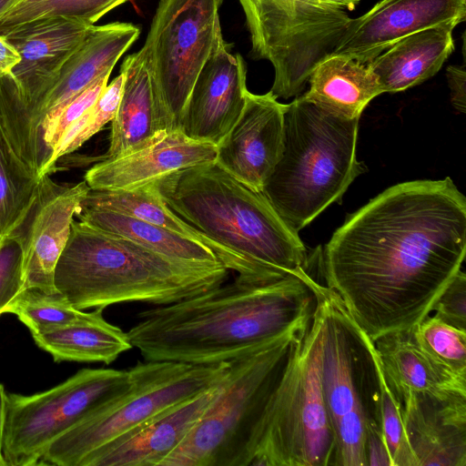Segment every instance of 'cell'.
I'll return each mask as SVG.
<instances>
[{
  "mask_svg": "<svg viewBox=\"0 0 466 466\" xmlns=\"http://www.w3.org/2000/svg\"><path fill=\"white\" fill-rule=\"evenodd\" d=\"M466 198L450 177L392 186L351 214L319 261L371 339L419 324L461 269Z\"/></svg>",
  "mask_w": 466,
  "mask_h": 466,
  "instance_id": "cell-1",
  "label": "cell"
},
{
  "mask_svg": "<svg viewBox=\"0 0 466 466\" xmlns=\"http://www.w3.org/2000/svg\"><path fill=\"white\" fill-rule=\"evenodd\" d=\"M304 269L261 283L236 279L141 311L127 332L129 341L147 361L215 365L243 357L314 311Z\"/></svg>",
  "mask_w": 466,
  "mask_h": 466,
  "instance_id": "cell-2",
  "label": "cell"
},
{
  "mask_svg": "<svg viewBox=\"0 0 466 466\" xmlns=\"http://www.w3.org/2000/svg\"><path fill=\"white\" fill-rule=\"evenodd\" d=\"M155 184L177 216L229 255L237 279L268 282L307 268V249L298 232L261 191L216 162L177 171Z\"/></svg>",
  "mask_w": 466,
  "mask_h": 466,
  "instance_id": "cell-3",
  "label": "cell"
},
{
  "mask_svg": "<svg viewBox=\"0 0 466 466\" xmlns=\"http://www.w3.org/2000/svg\"><path fill=\"white\" fill-rule=\"evenodd\" d=\"M220 262H191L75 220L56 265L54 285L76 309L123 302L172 304L223 284Z\"/></svg>",
  "mask_w": 466,
  "mask_h": 466,
  "instance_id": "cell-4",
  "label": "cell"
},
{
  "mask_svg": "<svg viewBox=\"0 0 466 466\" xmlns=\"http://www.w3.org/2000/svg\"><path fill=\"white\" fill-rule=\"evenodd\" d=\"M359 119L333 114L302 95L287 104L282 153L261 192L297 232L364 171L356 156Z\"/></svg>",
  "mask_w": 466,
  "mask_h": 466,
  "instance_id": "cell-5",
  "label": "cell"
},
{
  "mask_svg": "<svg viewBox=\"0 0 466 466\" xmlns=\"http://www.w3.org/2000/svg\"><path fill=\"white\" fill-rule=\"evenodd\" d=\"M313 313L231 360L217 397L160 466H249L254 430Z\"/></svg>",
  "mask_w": 466,
  "mask_h": 466,
  "instance_id": "cell-6",
  "label": "cell"
},
{
  "mask_svg": "<svg viewBox=\"0 0 466 466\" xmlns=\"http://www.w3.org/2000/svg\"><path fill=\"white\" fill-rule=\"evenodd\" d=\"M323 331L316 301L254 430L249 466H335L337 442L321 383Z\"/></svg>",
  "mask_w": 466,
  "mask_h": 466,
  "instance_id": "cell-7",
  "label": "cell"
},
{
  "mask_svg": "<svg viewBox=\"0 0 466 466\" xmlns=\"http://www.w3.org/2000/svg\"><path fill=\"white\" fill-rule=\"evenodd\" d=\"M303 277L324 317L321 383L337 442L335 466H366L367 429L381 426L375 345L333 289L307 269Z\"/></svg>",
  "mask_w": 466,
  "mask_h": 466,
  "instance_id": "cell-8",
  "label": "cell"
},
{
  "mask_svg": "<svg viewBox=\"0 0 466 466\" xmlns=\"http://www.w3.org/2000/svg\"><path fill=\"white\" fill-rule=\"evenodd\" d=\"M361 0H238L251 56L270 62L277 98L299 96L313 69L331 55Z\"/></svg>",
  "mask_w": 466,
  "mask_h": 466,
  "instance_id": "cell-9",
  "label": "cell"
},
{
  "mask_svg": "<svg viewBox=\"0 0 466 466\" xmlns=\"http://www.w3.org/2000/svg\"><path fill=\"white\" fill-rule=\"evenodd\" d=\"M229 368L230 361L215 365L137 362L128 370V387L55 440L37 465L79 466L96 449L219 382Z\"/></svg>",
  "mask_w": 466,
  "mask_h": 466,
  "instance_id": "cell-10",
  "label": "cell"
},
{
  "mask_svg": "<svg viewBox=\"0 0 466 466\" xmlns=\"http://www.w3.org/2000/svg\"><path fill=\"white\" fill-rule=\"evenodd\" d=\"M224 0H159L140 49L169 132L179 124L197 76L222 35Z\"/></svg>",
  "mask_w": 466,
  "mask_h": 466,
  "instance_id": "cell-11",
  "label": "cell"
},
{
  "mask_svg": "<svg viewBox=\"0 0 466 466\" xmlns=\"http://www.w3.org/2000/svg\"><path fill=\"white\" fill-rule=\"evenodd\" d=\"M128 385V370L82 369L44 392L7 393L3 444L6 466L37 465L55 440Z\"/></svg>",
  "mask_w": 466,
  "mask_h": 466,
  "instance_id": "cell-12",
  "label": "cell"
},
{
  "mask_svg": "<svg viewBox=\"0 0 466 466\" xmlns=\"http://www.w3.org/2000/svg\"><path fill=\"white\" fill-rule=\"evenodd\" d=\"M89 189L85 180L68 185L54 181L50 175L41 177L26 212L8 235L22 249L24 289L56 293V265Z\"/></svg>",
  "mask_w": 466,
  "mask_h": 466,
  "instance_id": "cell-13",
  "label": "cell"
},
{
  "mask_svg": "<svg viewBox=\"0 0 466 466\" xmlns=\"http://www.w3.org/2000/svg\"><path fill=\"white\" fill-rule=\"evenodd\" d=\"M246 64L230 52L223 35L200 69L179 124L187 137L218 146L239 117L246 102Z\"/></svg>",
  "mask_w": 466,
  "mask_h": 466,
  "instance_id": "cell-14",
  "label": "cell"
},
{
  "mask_svg": "<svg viewBox=\"0 0 466 466\" xmlns=\"http://www.w3.org/2000/svg\"><path fill=\"white\" fill-rule=\"evenodd\" d=\"M286 106L270 91L263 95L248 91L239 117L217 146L216 163L261 191L282 153Z\"/></svg>",
  "mask_w": 466,
  "mask_h": 466,
  "instance_id": "cell-15",
  "label": "cell"
},
{
  "mask_svg": "<svg viewBox=\"0 0 466 466\" xmlns=\"http://www.w3.org/2000/svg\"><path fill=\"white\" fill-rule=\"evenodd\" d=\"M465 17L466 0H380L350 19L330 56L368 63L402 37Z\"/></svg>",
  "mask_w": 466,
  "mask_h": 466,
  "instance_id": "cell-16",
  "label": "cell"
},
{
  "mask_svg": "<svg viewBox=\"0 0 466 466\" xmlns=\"http://www.w3.org/2000/svg\"><path fill=\"white\" fill-rule=\"evenodd\" d=\"M92 25L80 19L53 15L25 22L2 33L20 55L11 76L29 112L56 80Z\"/></svg>",
  "mask_w": 466,
  "mask_h": 466,
  "instance_id": "cell-17",
  "label": "cell"
},
{
  "mask_svg": "<svg viewBox=\"0 0 466 466\" xmlns=\"http://www.w3.org/2000/svg\"><path fill=\"white\" fill-rule=\"evenodd\" d=\"M400 404L417 466H466V392H411Z\"/></svg>",
  "mask_w": 466,
  "mask_h": 466,
  "instance_id": "cell-18",
  "label": "cell"
},
{
  "mask_svg": "<svg viewBox=\"0 0 466 466\" xmlns=\"http://www.w3.org/2000/svg\"><path fill=\"white\" fill-rule=\"evenodd\" d=\"M224 379L92 451L79 466H160L217 397Z\"/></svg>",
  "mask_w": 466,
  "mask_h": 466,
  "instance_id": "cell-19",
  "label": "cell"
},
{
  "mask_svg": "<svg viewBox=\"0 0 466 466\" xmlns=\"http://www.w3.org/2000/svg\"><path fill=\"white\" fill-rule=\"evenodd\" d=\"M217 155L216 145L193 140L177 129L142 149L99 160L84 180L94 190H130L185 168L214 163Z\"/></svg>",
  "mask_w": 466,
  "mask_h": 466,
  "instance_id": "cell-20",
  "label": "cell"
},
{
  "mask_svg": "<svg viewBox=\"0 0 466 466\" xmlns=\"http://www.w3.org/2000/svg\"><path fill=\"white\" fill-rule=\"evenodd\" d=\"M139 34V26L131 23L92 25L83 43L62 66L55 83L30 112L34 130L46 115L66 106L99 77L110 75Z\"/></svg>",
  "mask_w": 466,
  "mask_h": 466,
  "instance_id": "cell-21",
  "label": "cell"
},
{
  "mask_svg": "<svg viewBox=\"0 0 466 466\" xmlns=\"http://www.w3.org/2000/svg\"><path fill=\"white\" fill-rule=\"evenodd\" d=\"M120 73L124 75L122 95L111 121L108 149L99 160L142 149L169 133L141 50L124 59Z\"/></svg>",
  "mask_w": 466,
  "mask_h": 466,
  "instance_id": "cell-22",
  "label": "cell"
},
{
  "mask_svg": "<svg viewBox=\"0 0 466 466\" xmlns=\"http://www.w3.org/2000/svg\"><path fill=\"white\" fill-rule=\"evenodd\" d=\"M373 342L386 382L400 403L411 392H466V375L424 350L416 338L415 326L385 334Z\"/></svg>",
  "mask_w": 466,
  "mask_h": 466,
  "instance_id": "cell-23",
  "label": "cell"
},
{
  "mask_svg": "<svg viewBox=\"0 0 466 466\" xmlns=\"http://www.w3.org/2000/svg\"><path fill=\"white\" fill-rule=\"evenodd\" d=\"M453 20L410 34L366 63L383 93H397L436 75L454 51Z\"/></svg>",
  "mask_w": 466,
  "mask_h": 466,
  "instance_id": "cell-24",
  "label": "cell"
},
{
  "mask_svg": "<svg viewBox=\"0 0 466 466\" xmlns=\"http://www.w3.org/2000/svg\"><path fill=\"white\" fill-rule=\"evenodd\" d=\"M309 88L302 96L346 118H360L368 104L382 94L380 84L366 63L329 56L311 72Z\"/></svg>",
  "mask_w": 466,
  "mask_h": 466,
  "instance_id": "cell-25",
  "label": "cell"
},
{
  "mask_svg": "<svg viewBox=\"0 0 466 466\" xmlns=\"http://www.w3.org/2000/svg\"><path fill=\"white\" fill-rule=\"evenodd\" d=\"M102 308L72 323L33 336L35 344L56 362H103L110 364L132 348L127 332L107 322Z\"/></svg>",
  "mask_w": 466,
  "mask_h": 466,
  "instance_id": "cell-26",
  "label": "cell"
},
{
  "mask_svg": "<svg viewBox=\"0 0 466 466\" xmlns=\"http://www.w3.org/2000/svg\"><path fill=\"white\" fill-rule=\"evenodd\" d=\"M76 217L77 220L93 228L125 237L171 258L191 262H220L208 246L127 215L81 204Z\"/></svg>",
  "mask_w": 466,
  "mask_h": 466,
  "instance_id": "cell-27",
  "label": "cell"
},
{
  "mask_svg": "<svg viewBox=\"0 0 466 466\" xmlns=\"http://www.w3.org/2000/svg\"><path fill=\"white\" fill-rule=\"evenodd\" d=\"M82 205L127 215L197 240L210 248L226 268H231L229 255L177 216L160 198L155 182L130 190L89 189Z\"/></svg>",
  "mask_w": 466,
  "mask_h": 466,
  "instance_id": "cell-28",
  "label": "cell"
},
{
  "mask_svg": "<svg viewBox=\"0 0 466 466\" xmlns=\"http://www.w3.org/2000/svg\"><path fill=\"white\" fill-rule=\"evenodd\" d=\"M39 172L0 125V236L9 235L26 212L37 189Z\"/></svg>",
  "mask_w": 466,
  "mask_h": 466,
  "instance_id": "cell-29",
  "label": "cell"
},
{
  "mask_svg": "<svg viewBox=\"0 0 466 466\" xmlns=\"http://www.w3.org/2000/svg\"><path fill=\"white\" fill-rule=\"evenodd\" d=\"M5 313L15 314L32 336L82 319L86 312L76 309L60 293H46L36 289L21 291Z\"/></svg>",
  "mask_w": 466,
  "mask_h": 466,
  "instance_id": "cell-30",
  "label": "cell"
},
{
  "mask_svg": "<svg viewBox=\"0 0 466 466\" xmlns=\"http://www.w3.org/2000/svg\"><path fill=\"white\" fill-rule=\"evenodd\" d=\"M129 0H47L14 7L0 20V33L36 18L65 15L94 25L106 14Z\"/></svg>",
  "mask_w": 466,
  "mask_h": 466,
  "instance_id": "cell-31",
  "label": "cell"
},
{
  "mask_svg": "<svg viewBox=\"0 0 466 466\" xmlns=\"http://www.w3.org/2000/svg\"><path fill=\"white\" fill-rule=\"evenodd\" d=\"M415 335L422 348L435 359L466 375V330L430 314L415 326Z\"/></svg>",
  "mask_w": 466,
  "mask_h": 466,
  "instance_id": "cell-32",
  "label": "cell"
},
{
  "mask_svg": "<svg viewBox=\"0 0 466 466\" xmlns=\"http://www.w3.org/2000/svg\"><path fill=\"white\" fill-rule=\"evenodd\" d=\"M378 372L380 390L381 427L391 464L392 466H417L416 459L406 437L400 404L386 382L380 359Z\"/></svg>",
  "mask_w": 466,
  "mask_h": 466,
  "instance_id": "cell-33",
  "label": "cell"
},
{
  "mask_svg": "<svg viewBox=\"0 0 466 466\" xmlns=\"http://www.w3.org/2000/svg\"><path fill=\"white\" fill-rule=\"evenodd\" d=\"M123 84L124 75L120 73L106 85L96 103L85 113V127L71 144L69 154L78 149L113 120L121 98Z\"/></svg>",
  "mask_w": 466,
  "mask_h": 466,
  "instance_id": "cell-34",
  "label": "cell"
},
{
  "mask_svg": "<svg viewBox=\"0 0 466 466\" xmlns=\"http://www.w3.org/2000/svg\"><path fill=\"white\" fill-rule=\"evenodd\" d=\"M23 290L22 249L16 240L7 236L0 244V316Z\"/></svg>",
  "mask_w": 466,
  "mask_h": 466,
  "instance_id": "cell-35",
  "label": "cell"
},
{
  "mask_svg": "<svg viewBox=\"0 0 466 466\" xmlns=\"http://www.w3.org/2000/svg\"><path fill=\"white\" fill-rule=\"evenodd\" d=\"M442 321L466 330V275L461 269L442 291L432 308Z\"/></svg>",
  "mask_w": 466,
  "mask_h": 466,
  "instance_id": "cell-36",
  "label": "cell"
},
{
  "mask_svg": "<svg viewBox=\"0 0 466 466\" xmlns=\"http://www.w3.org/2000/svg\"><path fill=\"white\" fill-rule=\"evenodd\" d=\"M366 466H392L380 425L368 427L365 441Z\"/></svg>",
  "mask_w": 466,
  "mask_h": 466,
  "instance_id": "cell-37",
  "label": "cell"
},
{
  "mask_svg": "<svg viewBox=\"0 0 466 466\" xmlns=\"http://www.w3.org/2000/svg\"><path fill=\"white\" fill-rule=\"evenodd\" d=\"M451 102L460 113L466 111V70L465 65L449 66L446 69Z\"/></svg>",
  "mask_w": 466,
  "mask_h": 466,
  "instance_id": "cell-38",
  "label": "cell"
},
{
  "mask_svg": "<svg viewBox=\"0 0 466 466\" xmlns=\"http://www.w3.org/2000/svg\"><path fill=\"white\" fill-rule=\"evenodd\" d=\"M19 62V53L9 43L7 38L0 34V76L11 74L14 67Z\"/></svg>",
  "mask_w": 466,
  "mask_h": 466,
  "instance_id": "cell-39",
  "label": "cell"
},
{
  "mask_svg": "<svg viewBox=\"0 0 466 466\" xmlns=\"http://www.w3.org/2000/svg\"><path fill=\"white\" fill-rule=\"evenodd\" d=\"M6 395L7 392L5 391L4 385L0 383V466H6L3 454L6 410Z\"/></svg>",
  "mask_w": 466,
  "mask_h": 466,
  "instance_id": "cell-40",
  "label": "cell"
},
{
  "mask_svg": "<svg viewBox=\"0 0 466 466\" xmlns=\"http://www.w3.org/2000/svg\"><path fill=\"white\" fill-rule=\"evenodd\" d=\"M22 0H0V20L13 7L17 5Z\"/></svg>",
  "mask_w": 466,
  "mask_h": 466,
  "instance_id": "cell-41",
  "label": "cell"
},
{
  "mask_svg": "<svg viewBox=\"0 0 466 466\" xmlns=\"http://www.w3.org/2000/svg\"><path fill=\"white\" fill-rule=\"evenodd\" d=\"M47 0H22L15 7H24V6H29L35 4L42 3ZM14 8V7H13Z\"/></svg>",
  "mask_w": 466,
  "mask_h": 466,
  "instance_id": "cell-42",
  "label": "cell"
},
{
  "mask_svg": "<svg viewBox=\"0 0 466 466\" xmlns=\"http://www.w3.org/2000/svg\"><path fill=\"white\" fill-rule=\"evenodd\" d=\"M3 238H2V237L0 236V244L2 243Z\"/></svg>",
  "mask_w": 466,
  "mask_h": 466,
  "instance_id": "cell-43",
  "label": "cell"
}]
</instances>
